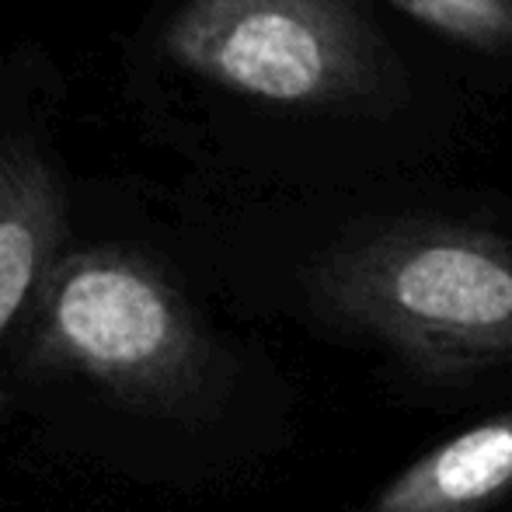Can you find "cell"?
Segmentation results:
<instances>
[{
    "mask_svg": "<svg viewBox=\"0 0 512 512\" xmlns=\"http://www.w3.org/2000/svg\"><path fill=\"white\" fill-rule=\"evenodd\" d=\"M216 290L359 359L436 418L512 405V206L415 182L300 192L223 248Z\"/></svg>",
    "mask_w": 512,
    "mask_h": 512,
    "instance_id": "7a4b0ae2",
    "label": "cell"
},
{
    "mask_svg": "<svg viewBox=\"0 0 512 512\" xmlns=\"http://www.w3.org/2000/svg\"><path fill=\"white\" fill-rule=\"evenodd\" d=\"M512 506V405L464 418L335 512H506Z\"/></svg>",
    "mask_w": 512,
    "mask_h": 512,
    "instance_id": "5b68a950",
    "label": "cell"
},
{
    "mask_svg": "<svg viewBox=\"0 0 512 512\" xmlns=\"http://www.w3.org/2000/svg\"><path fill=\"white\" fill-rule=\"evenodd\" d=\"M453 60V77L512 81V0H380Z\"/></svg>",
    "mask_w": 512,
    "mask_h": 512,
    "instance_id": "8992f818",
    "label": "cell"
},
{
    "mask_svg": "<svg viewBox=\"0 0 512 512\" xmlns=\"http://www.w3.org/2000/svg\"><path fill=\"white\" fill-rule=\"evenodd\" d=\"M0 391L49 453L171 492L258 481L300 436L283 359L220 321L171 262L122 241H70Z\"/></svg>",
    "mask_w": 512,
    "mask_h": 512,
    "instance_id": "6da1fadb",
    "label": "cell"
},
{
    "mask_svg": "<svg viewBox=\"0 0 512 512\" xmlns=\"http://www.w3.org/2000/svg\"><path fill=\"white\" fill-rule=\"evenodd\" d=\"M164 46L234 102L324 133L335 192L425 178L453 133L370 0H185Z\"/></svg>",
    "mask_w": 512,
    "mask_h": 512,
    "instance_id": "3957f363",
    "label": "cell"
},
{
    "mask_svg": "<svg viewBox=\"0 0 512 512\" xmlns=\"http://www.w3.org/2000/svg\"><path fill=\"white\" fill-rule=\"evenodd\" d=\"M74 241L60 171L28 129L0 136V370L53 265ZM14 411L0 391V429Z\"/></svg>",
    "mask_w": 512,
    "mask_h": 512,
    "instance_id": "277c9868",
    "label": "cell"
}]
</instances>
